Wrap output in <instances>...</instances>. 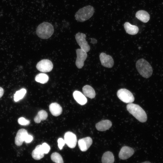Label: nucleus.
Segmentation results:
<instances>
[{"label":"nucleus","mask_w":163,"mask_h":163,"mask_svg":"<svg viewBox=\"0 0 163 163\" xmlns=\"http://www.w3.org/2000/svg\"><path fill=\"white\" fill-rule=\"evenodd\" d=\"M128 112L139 121L144 123L147 120V116L145 111L138 105L129 103L126 106Z\"/></svg>","instance_id":"f257e3e1"},{"label":"nucleus","mask_w":163,"mask_h":163,"mask_svg":"<svg viewBox=\"0 0 163 163\" xmlns=\"http://www.w3.org/2000/svg\"><path fill=\"white\" fill-rule=\"evenodd\" d=\"M54 31L53 25L50 23L44 22L40 24L36 29V34L40 38L45 39L52 36Z\"/></svg>","instance_id":"f03ea898"},{"label":"nucleus","mask_w":163,"mask_h":163,"mask_svg":"<svg viewBox=\"0 0 163 163\" xmlns=\"http://www.w3.org/2000/svg\"><path fill=\"white\" fill-rule=\"evenodd\" d=\"M136 67L139 74L144 78H148L152 75V67L149 62L143 59L137 60L136 63Z\"/></svg>","instance_id":"7ed1b4c3"},{"label":"nucleus","mask_w":163,"mask_h":163,"mask_svg":"<svg viewBox=\"0 0 163 163\" xmlns=\"http://www.w3.org/2000/svg\"><path fill=\"white\" fill-rule=\"evenodd\" d=\"M94 12V8L91 5H88L79 9L75 13V17L76 20L83 22L90 18Z\"/></svg>","instance_id":"20e7f679"},{"label":"nucleus","mask_w":163,"mask_h":163,"mask_svg":"<svg viewBox=\"0 0 163 163\" xmlns=\"http://www.w3.org/2000/svg\"><path fill=\"white\" fill-rule=\"evenodd\" d=\"M117 95L120 100L125 103H132L134 100V97L132 93L125 88L119 90L117 92Z\"/></svg>","instance_id":"39448f33"},{"label":"nucleus","mask_w":163,"mask_h":163,"mask_svg":"<svg viewBox=\"0 0 163 163\" xmlns=\"http://www.w3.org/2000/svg\"><path fill=\"white\" fill-rule=\"evenodd\" d=\"M86 37L85 34L79 32L76 34L75 36L77 42L81 49L87 53L90 51V48L85 40Z\"/></svg>","instance_id":"423d86ee"},{"label":"nucleus","mask_w":163,"mask_h":163,"mask_svg":"<svg viewBox=\"0 0 163 163\" xmlns=\"http://www.w3.org/2000/svg\"><path fill=\"white\" fill-rule=\"evenodd\" d=\"M36 67L40 72H50L53 69V65L52 62L48 59H43L37 64Z\"/></svg>","instance_id":"0eeeda50"},{"label":"nucleus","mask_w":163,"mask_h":163,"mask_svg":"<svg viewBox=\"0 0 163 163\" xmlns=\"http://www.w3.org/2000/svg\"><path fill=\"white\" fill-rule=\"evenodd\" d=\"M76 53L77 58L75 65L78 69H80L84 65V62L87 58V52L81 49H77Z\"/></svg>","instance_id":"6e6552de"},{"label":"nucleus","mask_w":163,"mask_h":163,"mask_svg":"<svg viewBox=\"0 0 163 163\" xmlns=\"http://www.w3.org/2000/svg\"><path fill=\"white\" fill-rule=\"evenodd\" d=\"M64 140L69 148H73L75 147L77 142V137L73 133L70 131L66 133L64 136Z\"/></svg>","instance_id":"1a4fd4ad"},{"label":"nucleus","mask_w":163,"mask_h":163,"mask_svg":"<svg viewBox=\"0 0 163 163\" xmlns=\"http://www.w3.org/2000/svg\"><path fill=\"white\" fill-rule=\"evenodd\" d=\"M99 58L101 64L104 67L111 68L113 66L114 61L110 56L102 53L100 55Z\"/></svg>","instance_id":"9d476101"},{"label":"nucleus","mask_w":163,"mask_h":163,"mask_svg":"<svg viewBox=\"0 0 163 163\" xmlns=\"http://www.w3.org/2000/svg\"><path fill=\"white\" fill-rule=\"evenodd\" d=\"M134 153L133 149L131 147L124 146L120 150L119 154V157L121 159H126L131 157Z\"/></svg>","instance_id":"9b49d317"},{"label":"nucleus","mask_w":163,"mask_h":163,"mask_svg":"<svg viewBox=\"0 0 163 163\" xmlns=\"http://www.w3.org/2000/svg\"><path fill=\"white\" fill-rule=\"evenodd\" d=\"M92 143V140L89 137H87L79 140L78 145L80 150L82 152L86 151Z\"/></svg>","instance_id":"f8f14e48"},{"label":"nucleus","mask_w":163,"mask_h":163,"mask_svg":"<svg viewBox=\"0 0 163 163\" xmlns=\"http://www.w3.org/2000/svg\"><path fill=\"white\" fill-rule=\"evenodd\" d=\"M27 131L24 129H19L18 132L15 139V144L18 146L21 145L26 135L28 134Z\"/></svg>","instance_id":"ddd939ff"},{"label":"nucleus","mask_w":163,"mask_h":163,"mask_svg":"<svg viewBox=\"0 0 163 163\" xmlns=\"http://www.w3.org/2000/svg\"><path fill=\"white\" fill-rule=\"evenodd\" d=\"M112 122L109 120H102L96 124V129L98 131H103L109 129L112 126Z\"/></svg>","instance_id":"4468645a"},{"label":"nucleus","mask_w":163,"mask_h":163,"mask_svg":"<svg viewBox=\"0 0 163 163\" xmlns=\"http://www.w3.org/2000/svg\"><path fill=\"white\" fill-rule=\"evenodd\" d=\"M73 95L76 102L81 105H85L87 102V99L85 96L80 91H75Z\"/></svg>","instance_id":"2eb2a0df"},{"label":"nucleus","mask_w":163,"mask_h":163,"mask_svg":"<svg viewBox=\"0 0 163 163\" xmlns=\"http://www.w3.org/2000/svg\"><path fill=\"white\" fill-rule=\"evenodd\" d=\"M49 110L51 114L55 116H59L62 112V107L56 103L51 104L49 106Z\"/></svg>","instance_id":"dca6fc26"},{"label":"nucleus","mask_w":163,"mask_h":163,"mask_svg":"<svg viewBox=\"0 0 163 163\" xmlns=\"http://www.w3.org/2000/svg\"><path fill=\"white\" fill-rule=\"evenodd\" d=\"M44 152L41 145H38L33 151L32 156L34 159L39 160L42 158L44 156Z\"/></svg>","instance_id":"f3484780"},{"label":"nucleus","mask_w":163,"mask_h":163,"mask_svg":"<svg viewBox=\"0 0 163 163\" xmlns=\"http://www.w3.org/2000/svg\"><path fill=\"white\" fill-rule=\"evenodd\" d=\"M124 27L126 32L132 35L136 34L139 31V28L136 25H131L128 22H126L124 24Z\"/></svg>","instance_id":"a211bd4d"},{"label":"nucleus","mask_w":163,"mask_h":163,"mask_svg":"<svg viewBox=\"0 0 163 163\" xmlns=\"http://www.w3.org/2000/svg\"><path fill=\"white\" fill-rule=\"evenodd\" d=\"M136 17L144 23H146L150 19V16L149 13L144 10H139L136 12Z\"/></svg>","instance_id":"6ab92c4d"},{"label":"nucleus","mask_w":163,"mask_h":163,"mask_svg":"<svg viewBox=\"0 0 163 163\" xmlns=\"http://www.w3.org/2000/svg\"><path fill=\"white\" fill-rule=\"evenodd\" d=\"M84 94L90 98H94L95 96V92L94 88L90 85H86L82 88Z\"/></svg>","instance_id":"aec40b11"},{"label":"nucleus","mask_w":163,"mask_h":163,"mask_svg":"<svg viewBox=\"0 0 163 163\" xmlns=\"http://www.w3.org/2000/svg\"><path fill=\"white\" fill-rule=\"evenodd\" d=\"M114 156L113 153L110 151H107L104 153L102 158V163H113Z\"/></svg>","instance_id":"412c9836"},{"label":"nucleus","mask_w":163,"mask_h":163,"mask_svg":"<svg viewBox=\"0 0 163 163\" xmlns=\"http://www.w3.org/2000/svg\"><path fill=\"white\" fill-rule=\"evenodd\" d=\"M48 117V114L45 110H42L39 111L34 118V122L37 123H40L41 121L46 120Z\"/></svg>","instance_id":"4be33fe9"},{"label":"nucleus","mask_w":163,"mask_h":163,"mask_svg":"<svg viewBox=\"0 0 163 163\" xmlns=\"http://www.w3.org/2000/svg\"><path fill=\"white\" fill-rule=\"evenodd\" d=\"M49 77L46 74L40 73L37 74L35 77V80L42 84H45L48 81Z\"/></svg>","instance_id":"5701e85b"},{"label":"nucleus","mask_w":163,"mask_h":163,"mask_svg":"<svg viewBox=\"0 0 163 163\" xmlns=\"http://www.w3.org/2000/svg\"><path fill=\"white\" fill-rule=\"evenodd\" d=\"M26 90L24 88H22L17 91L14 95V100L17 102L23 98L26 93Z\"/></svg>","instance_id":"b1692460"},{"label":"nucleus","mask_w":163,"mask_h":163,"mask_svg":"<svg viewBox=\"0 0 163 163\" xmlns=\"http://www.w3.org/2000/svg\"><path fill=\"white\" fill-rule=\"evenodd\" d=\"M51 160L56 163H63L62 157L59 153L55 152L53 153L51 156Z\"/></svg>","instance_id":"393cba45"},{"label":"nucleus","mask_w":163,"mask_h":163,"mask_svg":"<svg viewBox=\"0 0 163 163\" xmlns=\"http://www.w3.org/2000/svg\"><path fill=\"white\" fill-rule=\"evenodd\" d=\"M18 122L19 124L22 125H27L30 123L29 120L26 119L23 117L19 118L18 120Z\"/></svg>","instance_id":"a878e982"},{"label":"nucleus","mask_w":163,"mask_h":163,"mask_svg":"<svg viewBox=\"0 0 163 163\" xmlns=\"http://www.w3.org/2000/svg\"><path fill=\"white\" fill-rule=\"evenodd\" d=\"M41 145L44 154L48 153L50 149V146L46 143H43Z\"/></svg>","instance_id":"bb28decb"},{"label":"nucleus","mask_w":163,"mask_h":163,"mask_svg":"<svg viewBox=\"0 0 163 163\" xmlns=\"http://www.w3.org/2000/svg\"><path fill=\"white\" fill-rule=\"evenodd\" d=\"M57 142L59 148L60 150L62 149L65 144L64 139L61 138H59Z\"/></svg>","instance_id":"cd10ccee"},{"label":"nucleus","mask_w":163,"mask_h":163,"mask_svg":"<svg viewBox=\"0 0 163 163\" xmlns=\"http://www.w3.org/2000/svg\"><path fill=\"white\" fill-rule=\"evenodd\" d=\"M33 139V136L28 134L26 136L24 141L27 143H29L32 142Z\"/></svg>","instance_id":"c85d7f7f"},{"label":"nucleus","mask_w":163,"mask_h":163,"mask_svg":"<svg viewBox=\"0 0 163 163\" xmlns=\"http://www.w3.org/2000/svg\"><path fill=\"white\" fill-rule=\"evenodd\" d=\"M3 89L2 87H0V98L3 96Z\"/></svg>","instance_id":"c756f323"},{"label":"nucleus","mask_w":163,"mask_h":163,"mask_svg":"<svg viewBox=\"0 0 163 163\" xmlns=\"http://www.w3.org/2000/svg\"><path fill=\"white\" fill-rule=\"evenodd\" d=\"M141 163H151L149 161H147Z\"/></svg>","instance_id":"7c9ffc66"}]
</instances>
